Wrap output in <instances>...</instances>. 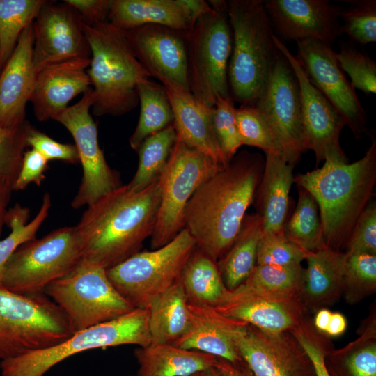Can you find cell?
I'll return each instance as SVG.
<instances>
[{
  "instance_id": "obj_11",
  "label": "cell",
  "mask_w": 376,
  "mask_h": 376,
  "mask_svg": "<svg viewBox=\"0 0 376 376\" xmlns=\"http://www.w3.org/2000/svg\"><path fill=\"white\" fill-rule=\"evenodd\" d=\"M81 259L74 226L57 228L15 251L4 267L1 288L21 295L44 293L49 283L65 275Z\"/></svg>"
},
{
  "instance_id": "obj_37",
  "label": "cell",
  "mask_w": 376,
  "mask_h": 376,
  "mask_svg": "<svg viewBox=\"0 0 376 376\" xmlns=\"http://www.w3.org/2000/svg\"><path fill=\"white\" fill-rule=\"evenodd\" d=\"M47 0H0V73Z\"/></svg>"
},
{
  "instance_id": "obj_38",
  "label": "cell",
  "mask_w": 376,
  "mask_h": 376,
  "mask_svg": "<svg viewBox=\"0 0 376 376\" xmlns=\"http://www.w3.org/2000/svg\"><path fill=\"white\" fill-rule=\"evenodd\" d=\"M51 204L49 194L46 193L38 212L30 221H28L30 210L18 203L7 211L5 224L10 229V233L0 240V288L6 263L20 245L36 238L38 230L48 216Z\"/></svg>"
},
{
  "instance_id": "obj_57",
  "label": "cell",
  "mask_w": 376,
  "mask_h": 376,
  "mask_svg": "<svg viewBox=\"0 0 376 376\" xmlns=\"http://www.w3.org/2000/svg\"><path fill=\"white\" fill-rule=\"evenodd\" d=\"M202 376H226L225 373L217 366L209 368L203 372Z\"/></svg>"
},
{
  "instance_id": "obj_15",
  "label": "cell",
  "mask_w": 376,
  "mask_h": 376,
  "mask_svg": "<svg viewBox=\"0 0 376 376\" xmlns=\"http://www.w3.org/2000/svg\"><path fill=\"white\" fill-rule=\"evenodd\" d=\"M277 49L291 66L299 84L301 123L306 150L313 151L316 164L326 159L348 162L340 144V134L345 123L329 100L308 79L301 63L277 37Z\"/></svg>"
},
{
  "instance_id": "obj_41",
  "label": "cell",
  "mask_w": 376,
  "mask_h": 376,
  "mask_svg": "<svg viewBox=\"0 0 376 376\" xmlns=\"http://www.w3.org/2000/svg\"><path fill=\"white\" fill-rule=\"evenodd\" d=\"M350 6L342 10L341 33H345L351 42L366 45L376 41V1H349Z\"/></svg>"
},
{
  "instance_id": "obj_2",
  "label": "cell",
  "mask_w": 376,
  "mask_h": 376,
  "mask_svg": "<svg viewBox=\"0 0 376 376\" xmlns=\"http://www.w3.org/2000/svg\"><path fill=\"white\" fill-rule=\"evenodd\" d=\"M160 199L156 181L138 191L120 185L87 206L74 226L81 259L107 269L140 251L153 233Z\"/></svg>"
},
{
  "instance_id": "obj_50",
  "label": "cell",
  "mask_w": 376,
  "mask_h": 376,
  "mask_svg": "<svg viewBox=\"0 0 376 376\" xmlns=\"http://www.w3.org/2000/svg\"><path fill=\"white\" fill-rule=\"evenodd\" d=\"M47 168L48 160L42 154L34 149L25 151L13 189H24L31 183L40 186L45 178V172Z\"/></svg>"
},
{
  "instance_id": "obj_9",
  "label": "cell",
  "mask_w": 376,
  "mask_h": 376,
  "mask_svg": "<svg viewBox=\"0 0 376 376\" xmlns=\"http://www.w3.org/2000/svg\"><path fill=\"white\" fill-rule=\"evenodd\" d=\"M44 293L65 314L74 334L134 309L110 282L107 269L82 259L49 283Z\"/></svg>"
},
{
  "instance_id": "obj_3",
  "label": "cell",
  "mask_w": 376,
  "mask_h": 376,
  "mask_svg": "<svg viewBox=\"0 0 376 376\" xmlns=\"http://www.w3.org/2000/svg\"><path fill=\"white\" fill-rule=\"evenodd\" d=\"M315 199L326 246L343 252L376 183V141L357 162L326 159L323 166L294 178Z\"/></svg>"
},
{
  "instance_id": "obj_34",
  "label": "cell",
  "mask_w": 376,
  "mask_h": 376,
  "mask_svg": "<svg viewBox=\"0 0 376 376\" xmlns=\"http://www.w3.org/2000/svg\"><path fill=\"white\" fill-rule=\"evenodd\" d=\"M140 116L136 129L130 138L131 148L137 151L148 137L173 124L171 105L162 84L149 79L137 86Z\"/></svg>"
},
{
  "instance_id": "obj_42",
  "label": "cell",
  "mask_w": 376,
  "mask_h": 376,
  "mask_svg": "<svg viewBox=\"0 0 376 376\" xmlns=\"http://www.w3.org/2000/svg\"><path fill=\"white\" fill-rule=\"evenodd\" d=\"M236 121L242 145L258 148L265 153L280 154L272 132L256 106L244 104L237 108Z\"/></svg>"
},
{
  "instance_id": "obj_52",
  "label": "cell",
  "mask_w": 376,
  "mask_h": 376,
  "mask_svg": "<svg viewBox=\"0 0 376 376\" xmlns=\"http://www.w3.org/2000/svg\"><path fill=\"white\" fill-rule=\"evenodd\" d=\"M217 367L222 370L226 376H254L244 361L237 363H232L219 358Z\"/></svg>"
},
{
  "instance_id": "obj_55",
  "label": "cell",
  "mask_w": 376,
  "mask_h": 376,
  "mask_svg": "<svg viewBox=\"0 0 376 376\" xmlns=\"http://www.w3.org/2000/svg\"><path fill=\"white\" fill-rule=\"evenodd\" d=\"M346 328L345 317L339 312L332 313L324 334L328 336H338L345 332Z\"/></svg>"
},
{
  "instance_id": "obj_22",
  "label": "cell",
  "mask_w": 376,
  "mask_h": 376,
  "mask_svg": "<svg viewBox=\"0 0 376 376\" xmlns=\"http://www.w3.org/2000/svg\"><path fill=\"white\" fill-rule=\"evenodd\" d=\"M33 22L22 31L16 48L0 73V125L13 128L26 120V106L37 73L33 68Z\"/></svg>"
},
{
  "instance_id": "obj_32",
  "label": "cell",
  "mask_w": 376,
  "mask_h": 376,
  "mask_svg": "<svg viewBox=\"0 0 376 376\" xmlns=\"http://www.w3.org/2000/svg\"><path fill=\"white\" fill-rule=\"evenodd\" d=\"M188 304L216 307L229 292L217 262L196 249L187 260L180 276Z\"/></svg>"
},
{
  "instance_id": "obj_43",
  "label": "cell",
  "mask_w": 376,
  "mask_h": 376,
  "mask_svg": "<svg viewBox=\"0 0 376 376\" xmlns=\"http://www.w3.org/2000/svg\"><path fill=\"white\" fill-rule=\"evenodd\" d=\"M29 125L26 120L13 128L0 125V182L14 185L21 169L25 148L28 146L26 134Z\"/></svg>"
},
{
  "instance_id": "obj_33",
  "label": "cell",
  "mask_w": 376,
  "mask_h": 376,
  "mask_svg": "<svg viewBox=\"0 0 376 376\" xmlns=\"http://www.w3.org/2000/svg\"><path fill=\"white\" fill-rule=\"evenodd\" d=\"M325 362L331 376H376L375 316L366 322L356 340L341 349L333 348Z\"/></svg>"
},
{
  "instance_id": "obj_10",
  "label": "cell",
  "mask_w": 376,
  "mask_h": 376,
  "mask_svg": "<svg viewBox=\"0 0 376 376\" xmlns=\"http://www.w3.org/2000/svg\"><path fill=\"white\" fill-rule=\"evenodd\" d=\"M186 228L168 244L156 249L139 251L107 269L116 290L134 308H148L152 301L180 279L196 249Z\"/></svg>"
},
{
  "instance_id": "obj_46",
  "label": "cell",
  "mask_w": 376,
  "mask_h": 376,
  "mask_svg": "<svg viewBox=\"0 0 376 376\" xmlns=\"http://www.w3.org/2000/svg\"><path fill=\"white\" fill-rule=\"evenodd\" d=\"M310 251L289 241L283 232L264 233L258 242L256 265H291L301 264Z\"/></svg>"
},
{
  "instance_id": "obj_19",
  "label": "cell",
  "mask_w": 376,
  "mask_h": 376,
  "mask_svg": "<svg viewBox=\"0 0 376 376\" xmlns=\"http://www.w3.org/2000/svg\"><path fill=\"white\" fill-rule=\"evenodd\" d=\"M235 343L254 376H316L312 361L290 331L268 332L248 324Z\"/></svg>"
},
{
  "instance_id": "obj_45",
  "label": "cell",
  "mask_w": 376,
  "mask_h": 376,
  "mask_svg": "<svg viewBox=\"0 0 376 376\" xmlns=\"http://www.w3.org/2000/svg\"><path fill=\"white\" fill-rule=\"evenodd\" d=\"M236 107L232 97H218L213 109V125L226 163L242 146L236 121Z\"/></svg>"
},
{
  "instance_id": "obj_17",
  "label": "cell",
  "mask_w": 376,
  "mask_h": 376,
  "mask_svg": "<svg viewBox=\"0 0 376 376\" xmlns=\"http://www.w3.org/2000/svg\"><path fill=\"white\" fill-rule=\"evenodd\" d=\"M33 63L36 73L65 61L91 58L78 13L64 1H47L33 21Z\"/></svg>"
},
{
  "instance_id": "obj_29",
  "label": "cell",
  "mask_w": 376,
  "mask_h": 376,
  "mask_svg": "<svg viewBox=\"0 0 376 376\" xmlns=\"http://www.w3.org/2000/svg\"><path fill=\"white\" fill-rule=\"evenodd\" d=\"M139 365L136 376H190L217 366L219 358L212 354L152 342L134 351Z\"/></svg>"
},
{
  "instance_id": "obj_39",
  "label": "cell",
  "mask_w": 376,
  "mask_h": 376,
  "mask_svg": "<svg viewBox=\"0 0 376 376\" xmlns=\"http://www.w3.org/2000/svg\"><path fill=\"white\" fill-rule=\"evenodd\" d=\"M304 272L301 264L285 266L256 265L243 283L264 293L300 296Z\"/></svg>"
},
{
  "instance_id": "obj_26",
  "label": "cell",
  "mask_w": 376,
  "mask_h": 376,
  "mask_svg": "<svg viewBox=\"0 0 376 376\" xmlns=\"http://www.w3.org/2000/svg\"><path fill=\"white\" fill-rule=\"evenodd\" d=\"M164 86L171 105L177 136L219 164H226L214 129V107L201 104L191 93L170 85Z\"/></svg>"
},
{
  "instance_id": "obj_7",
  "label": "cell",
  "mask_w": 376,
  "mask_h": 376,
  "mask_svg": "<svg viewBox=\"0 0 376 376\" xmlns=\"http://www.w3.org/2000/svg\"><path fill=\"white\" fill-rule=\"evenodd\" d=\"M152 343L148 308H134L112 320L76 332L56 345L0 361V376H43L74 354L123 345L139 347Z\"/></svg>"
},
{
  "instance_id": "obj_56",
  "label": "cell",
  "mask_w": 376,
  "mask_h": 376,
  "mask_svg": "<svg viewBox=\"0 0 376 376\" xmlns=\"http://www.w3.org/2000/svg\"><path fill=\"white\" fill-rule=\"evenodd\" d=\"M331 313L327 308H323L316 311L315 316L313 320V324L315 328L324 334L327 329Z\"/></svg>"
},
{
  "instance_id": "obj_24",
  "label": "cell",
  "mask_w": 376,
  "mask_h": 376,
  "mask_svg": "<svg viewBox=\"0 0 376 376\" xmlns=\"http://www.w3.org/2000/svg\"><path fill=\"white\" fill-rule=\"evenodd\" d=\"M91 58L75 59L49 66L37 73L29 102L38 121L65 110L77 95L91 88L87 69Z\"/></svg>"
},
{
  "instance_id": "obj_27",
  "label": "cell",
  "mask_w": 376,
  "mask_h": 376,
  "mask_svg": "<svg viewBox=\"0 0 376 376\" xmlns=\"http://www.w3.org/2000/svg\"><path fill=\"white\" fill-rule=\"evenodd\" d=\"M264 168L258 185L257 213L264 233L283 232L294 177V166L279 152L265 153Z\"/></svg>"
},
{
  "instance_id": "obj_54",
  "label": "cell",
  "mask_w": 376,
  "mask_h": 376,
  "mask_svg": "<svg viewBox=\"0 0 376 376\" xmlns=\"http://www.w3.org/2000/svg\"><path fill=\"white\" fill-rule=\"evenodd\" d=\"M13 185L10 182H0V235L5 224L7 207L10 200L11 192L13 191Z\"/></svg>"
},
{
  "instance_id": "obj_35",
  "label": "cell",
  "mask_w": 376,
  "mask_h": 376,
  "mask_svg": "<svg viewBox=\"0 0 376 376\" xmlns=\"http://www.w3.org/2000/svg\"><path fill=\"white\" fill-rule=\"evenodd\" d=\"M177 139L173 124L146 138L139 146V164L136 172L127 184L134 191L143 190L158 178L166 166L172 148Z\"/></svg>"
},
{
  "instance_id": "obj_48",
  "label": "cell",
  "mask_w": 376,
  "mask_h": 376,
  "mask_svg": "<svg viewBox=\"0 0 376 376\" xmlns=\"http://www.w3.org/2000/svg\"><path fill=\"white\" fill-rule=\"evenodd\" d=\"M345 253L376 255V203L370 201L357 220Z\"/></svg>"
},
{
  "instance_id": "obj_18",
  "label": "cell",
  "mask_w": 376,
  "mask_h": 376,
  "mask_svg": "<svg viewBox=\"0 0 376 376\" xmlns=\"http://www.w3.org/2000/svg\"><path fill=\"white\" fill-rule=\"evenodd\" d=\"M142 66L163 86L191 93L188 78L187 31L148 24L124 31Z\"/></svg>"
},
{
  "instance_id": "obj_53",
  "label": "cell",
  "mask_w": 376,
  "mask_h": 376,
  "mask_svg": "<svg viewBox=\"0 0 376 376\" xmlns=\"http://www.w3.org/2000/svg\"><path fill=\"white\" fill-rule=\"evenodd\" d=\"M182 3L194 23L200 17L212 9L209 2L204 0H182Z\"/></svg>"
},
{
  "instance_id": "obj_20",
  "label": "cell",
  "mask_w": 376,
  "mask_h": 376,
  "mask_svg": "<svg viewBox=\"0 0 376 376\" xmlns=\"http://www.w3.org/2000/svg\"><path fill=\"white\" fill-rule=\"evenodd\" d=\"M215 309L222 315L268 332L290 331L306 313L300 296L267 294L242 283Z\"/></svg>"
},
{
  "instance_id": "obj_30",
  "label": "cell",
  "mask_w": 376,
  "mask_h": 376,
  "mask_svg": "<svg viewBox=\"0 0 376 376\" xmlns=\"http://www.w3.org/2000/svg\"><path fill=\"white\" fill-rule=\"evenodd\" d=\"M148 310V327L152 342L173 344L189 326L187 299L180 279L157 296Z\"/></svg>"
},
{
  "instance_id": "obj_49",
  "label": "cell",
  "mask_w": 376,
  "mask_h": 376,
  "mask_svg": "<svg viewBox=\"0 0 376 376\" xmlns=\"http://www.w3.org/2000/svg\"><path fill=\"white\" fill-rule=\"evenodd\" d=\"M26 143L48 161L61 160L72 164L79 162L75 145L56 141L31 125L27 130Z\"/></svg>"
},
{
  "instance_id": "obj_6",
  "label": "cell",
  "mask_w": 376,
  "mask_h": 376,
  "mask_svg": "<svg viewBox=\"0 0 376 376\" xmlns=\"http://www.w3.org/2000/svg\"><path fill=\"white\" fill-rule=\"evenodd\" d=\"M208 2L211 10L187 31L188 78L194 97L213 108L218 97L230 96L228 67L233 40L227 1Z\"/></svg>"
},
{
  "instance_id": "obj_25",
  "label": "cell",
  "mask_w": 376,
  "mask_h": 376,
  "mask_svg": "<svg viewBox=\"0 0 376 376\" xmlns=\"http://www.w3.org/2000/svg\"><path fill=\"white\" fill-rule=\"evenodd\" d=\"M305 260L300 299L308 315L332 306L343 295L345 252L324 246L310 251Z\"/></svg>"
},
{
  "instance_id": "obj_16",
  "label": "cell",
  "mask_w": 376,
  "mask_h": 376,
  "mask_svg": "<svg viewBox=\"0 0 376 376\" xmlns=\"http://www.w3.org/2000/svg\"><path fill=\"white\" fill-rule=\"evenodd\" d=\"M297 58L310 82L329 100L356 137L366 132V113L336 52L315 39L296 41Z\"/></svg>"
},
{
  "instance_id": "obj_51",
  "label": "cell",
  "mask_w": 376,
  "mask_h": 376,
  "mask_svg": "<svg viewBox=\"0 0 376 376\" xmlns=\"http://www.w3.org/2000/svg\"><path fill=\"white\" fill-rule=\"evenodd\" d=\"M79 15L83 23L93 25L108 21L111 0H64Z\"/></svg>"
},
{
  "instance_id": "obj_23",
  "label": "cell",
  "mask_w": 376,
  "mask_h": 376,
  "mask_svg": "<svg viewBox=\"0 0 376 376\" xmlns=\"http://www.w3.org/2000/svg\"><path fill=\"white\" fill-rule=\"evenodd\" d=\"M188 310L189 328L173 345L205 352L232 363L243 361L235 341L247 323L226 317L214 307L188 304Z\"/></svg>"
},
{
  "instance_id": "obj_44",
  "label": "cell",
  "mask_w": 376,
  "mask_h": 376,
  "mask_svg": "<svg viewBox=\"0 0 376 376\" xmlns=\"http://www.w3.org/2000/svg\"><path fill=\"white\" fill-rule=\"evenodd\" d=\"M338 63L354 88L367 95L376 93V63L366 53L343 43L336 53Z\"/></svg>"
},
{
  "instance_id": "obj_47",
  "label": "cell",
  "mask_w": 376,
  "mask_h": 376,
  "mask_svg": "<svg viewBox=\"0 0 376 376\" xmlns=\"http://www.w3.org/2000/svg\"><path fill=\"white\" fill-rule=\"evenodd\" d=\"M290 331L312 361L315 375L331 376L325 362L326 357L334 348L329 336L315 328L313 320L308 315Z\"/></svg>"
},
{
  "instance_id": "obj_14",
  "label": "cell",
  "mask_w": 376,
  "mask_h": 376,
  "mask_svg": "<svg viewBox=\"0 0 376 376\" xmlns=\"http://www.w3.org/2000/svg\"><path fill=\"white\" fill-rule=\"evenodd\" d=\"M254 105L268 123L280 154L295 166L306 150L299 88L291 66L281 53L265 90Z\"/></svg>"
},
{
  "instance_id": "obj_1",
  "label": "cell",
  "mask_w": 376,
  "mask_h": 376,
  "mask_svg": "<svg viewBox=\"0 0 376 376\" xmlns=\"http://www.w3.org/2000/svg\"><path fill=\"white\" fill-rule=\"evenodd\" d=\"M265 160L240 152L205 180L189 199L185 228L196 246L218 261L237 237L260 182Z\"/></svg>"
},
{
  "instance_id": "obj_40",
  "label": "cell",
  "mask_w": 376,
  "mask_h": 376,
  "mask_svg": "<svg viewBox=\"0 0 376 376\" xmlns=\"http://www.w3.org/2000/svg\"><path fill=\"white\" fill-rule=\"evenodd\" d=\"M343 297L356 304L376 290V255L345 253Z\"/></svg>"
},
{
  "instance_id": "obj_5",
  "label": "cell",
  "mask_w": 376,
  "mask_h": 376,
  "mask_svg": "<svg viewBox=\"0 0 376 376\" xmlns=\"http://www.w3.org/2000/svg\"><path fill=\"white\" fill-rule=\"evenodd\" d=\"M83 29L91 49L87 70L93 86V114L123 115L139 103L137 86L149 73L137 59L125 32L109 22L86 25Z\"/></svg>"
},
{
  "instance_id": "obj_36",
  "label": "cell",
  "mask_w": 376,
  "mask_h": 376,
  "mask_svg": "<svg viewBox=\"0 0 376 376\" xmlns=\"http://www.w3.org/2000/svg\"><path fill=\"white\" fill-rule=\"evenodd\" d=\"M298 187V186H297ZM297 206L283 227V233L291 242L307 251L325 246L318 207L313 196L298 187Z\"/></svg>"
},
{
  "instance_id": "obj_21",
  "label": "cell",
  "mask_w": 376,
  "mask_h": 376,
  "mask_svg": "<svg viewBox=\"0 0 376 376\" xmlns=\"http://www.w3.org/2000/svg\"><path fill=\"white\" fill-rule=\"evenodd\" d=\"M264 6L272 26L284 39H315L329 45L341 33L342 9L327 0H268Z\"/></svg>"
},
{
  "instance_id": "obj_31",
  "label": "cell",
  "mask_w": 376,
  "mask_h": 376,
  "mask_svg": "<svg viewBox=\"0 0 376 376\" xmlns=\"http://www.w3.org/2000/svg\"><path fill=\"white\" fill-rule=\"evenodd\" d=\"M261 235L260 217L246 214L235 240L217 261L222 279L230 291L244 283L254 269Z\"/></svg>"
},
{
  "instance_id": "obj_12",
  "label": "cell",
  "mask_w": 376,
  "mask_h": 376,
  "mask_svg": "<svg viewBox=\"0 0 376 376\" xmlns=\"http://www.w3.org/2000/svg\"><path fill=\"white\" fill-rule=\"evenodd\" d=\"M221 166L177 136L167 164L157 180L161 199L150 237L151 249L168 244L185 228V213L189 199Z\"/></svg>"
},
{
  "instance_id": "obj_4",
  "label": "cell",
  "mask_w": 376,
  "mask_h": 376,
  "mask_svg": "<svg viewBox=\"0 0 376 376\" xmlns=\"http://www.w3.org/2000/svg\"><path fill=\"white\" fill-rule=\"evenodd\" d=\"M227 13L233 40L228 67L230 95L241 105H254L281 52L263 1H227Z\"/></svg>"
},
{
  "instance_id": "obj_28",
  "label": "cell",
  "mask_w": 376,
  "mask_h": 376,
  "mask_svg": "<svg viewBox=\"0 0 376 376\" xmlns=\"http://www.w3.org/2000/svg\"><path fill=\"white\" fill-rule=\"evenodd\" d=\"M108 22L123 31L155 24L189 31L194 24L182 0H111Z\"/></svg>"
},
{
  "instance_id": "obj_8",
  "label": "cell",
  "mask_w": 376,
  "mask_h": 376,
  "mask_svg": "<svg viewBox=\"0 0 376 376\" xmlns=\"http://www.w3.org/2000/svg\"><path fill=\"white\" fill-rule=\"evenodd\" d=\"M72 334L65 314L45 293L21 295L0 288V361Z\"/></svg>"
},
{
  "instance_id": "obj_58",
  "label": "cell",
  "mask_w": 376,
  "mask_h": 376,
  "mask_svg": "<svg viewBox=\"0 0 376 376\" xmlns=\"http://www.w3.org/2000/svg\"><path fill=\"white\" fill-rule=\"evenodd\" d=\"M202 374H203V372L199 373H196V374H194V375H190V376H202ZM130 376H136V375H130Z\"/></svg>"
},
{
  "instance_id": "obj_13",
  "label": "cell",
  "mask_w": 376,
  "mask_h": 376,
  "mask_svg": "<svg viewBox=\"0 0 376 376\" xmlns=\"http://www.w3.org/2000/svg\"><path fill=\"white\" fill-rule=\"evenodd\" d=\"M94 100L91 87L78 102L52 118L72 136L83 168L79 190L71 203L74 209L88 206L121 185L118 175L109 167L99 146L97 125L90 113Z\"/></svg>"
}]
</instances>
